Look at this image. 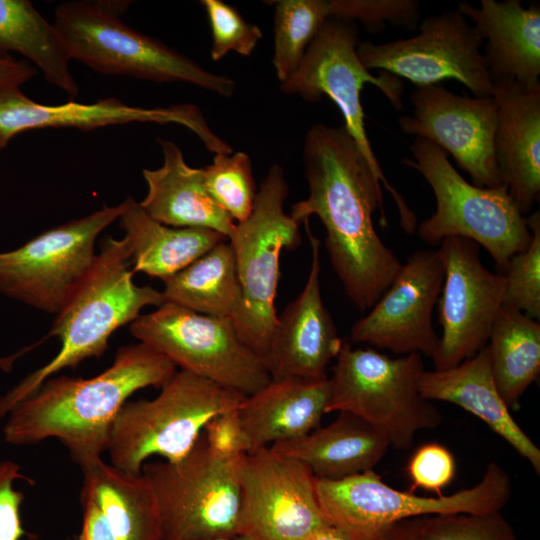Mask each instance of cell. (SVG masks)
<instances>
[{
    "label": "cell",
    "mask_w": 540,
    "mask_h": 540,
    "mask_svg": "<svg viewBox=\"0 0 540 540\" xmlns=\"http://www.w3.org/2000/svg\"><path fill=\"white\" fill-rule=\"evenodd\" d=\"M302 160L309 194L291 206L298 223L312 215L322 222L334 272L355 305L372 308L401 262L378 236L372 215L386 225L381 181L344 126L315 124L306 133Z\"/></svg>",
    "instance_id": "cell-1"
},
{
    "label": "cell",
    "mask_w": 540,
    "mask_h": 540,
    "mask_svg": "<svg viewBox=\"0 0 540 540\" xmlns=\"http://www.w3.org/2000/svg\"><path fill=\"white\" fill-rule=\"evenodd\" d=\"M176 372L167 357L143 343L120 347L111 366L92 378L47 379L8 413L4 439L30 445L56 438L77 464L101 457L128 398L147 387L161 388Z\"/></svg>",
    "instance_id": "cell-2"
},
{
    "label": "cell",
    "mask_w": 540,
    "mask_h": 540,
    "mask_svg": "<svg viewBox=\"0 0 540 540\" xmlns=\"http://www.w3.org/2000/svg\"><path fill=\"white\" fill-rule=\"evenodd\" d=\"M130 265L125 237L106 239L92 269L56 314L50 335L60 339V350L0 398V417L55 373L102 356L118 328L137 319L144 307H159L165 302L162 291L134 283Z\"/></svg>",
    "instance_id": "cell-3"
},
{
    "label": "cell",
    "mask_w": 540,
    "mask_h": 540,
    "mask_svg": "<svg viewBox=\"0 0 540 540\" xmlns=\"http://www.w3.org/2000/svg\"><path fill=\"white\" fill-rule=\"evenodd\" d=\"M128 2L69 1L55 10L54 26L71 60L94 71L144 80L183 82L230 97L235 82L212 73L156 38L126 25Z\"/></svg>",
    "instance_id": "cell-4"
},
{
    "label": "cell",
    "mask_w": 540,
    "mask_h": 540,
    "mask_svg": "<svg viewBox=\"0 0 540 540\" xmlns=\"http://www.w3.org/2000/svg\"><path fill=\"white\" fill-rule=\"evenodd\" d=\"M153 399L127 401L114 419L106 451L115 467L140 474L153 456L182 459L214 416L237 409L246 396L180 370Z\"/></svg>",
    "instance_id": "cell-5"
},
{
    "label": "cell",
    "mask_w": 540,
    "mask_h": 540,
    "mask_svg": "<svg viewBox=\"0 0 540 540\" xmlns=\"http://www.w3.org/2000/svg\"><path fill=\"white\" fill-rule=\"evenodd\" d=\"M335 359L326 413L363 419L397 450L410 449L419 431L441 424V413L419 390L425 371L421 354L392 358L344 340Z\"/></svg>",
    "instance_id": "cell-6"
},
{
    "label": "cell",
    "mask_w": 540,
    "mask_h": 540,
    "mask_svg": "<svg viewBox=\"0 0 540 540\" xmlns=\"http://www.w3.org/2000/svg\"><path fill=\"white\" fill-rule=\"evenodd\" d=\"M328 524L357 540H379L394 525L416 518L501 511L512 495L508 473L491 462L480 482L445 496H419L386 484L374 470L339 478L315 477Z\"/></svg>",
    "instance_id": "cell-7"
},
{
    "label": "cell",
    "mask_w": 540,
    "mask_h": 540,
    "mask_svg": "<svg viewBox=\"0 0 540 540\" xmlns=\"http://www.w3.org/2000/svg\"><path fill=\"white\" fill-rule=\"evenodd\" d=\"M413 159L403 164L418 171L430 185L436 210L418 226L420 238L431 245L459 236L481 245L500 273L509 259L530 243L526 218L506 185L479 187L465 180L447 153L432 142L416 137L410 147Z\"/></svg>",
    "instance_id": "cell-8"
},
{
    "label": "cell",
    "mask_w": 540,
    "mask_h": 540,
    "mask_svg": "<svg viewBox=\"0 0 540 540\" xmlns=\"http://www.w3.org/2000/svg\"><path fill=\"white\" fill-rule=\"evenodd\" d=\"M358 35L354 21L327 19L309 44L297 70L281 83V90L312 102L326 95L337 105L344 118L343 126L392 195L401 228L412 234L417 227L416 214L385 177L367 136L361 104L362 88L370 83L384 94L394 109L400 110L404 106V87L400 78L388 72L380 71L379 76L369 72L357 55Z\"/></svg>",
    "instance_id": "cell-9"
},
{
    "label": "cell",
    "mask_w": 540,
    "mask_h": 540,
    "mask_svg": "<svg viewBox=\"0 0 540 540\" xmlns=\"http://www.w3.org/2000/svg\"><path fill=\"white\" fill-rule=\"evenodd\" d=\"M288 192L283 169L272 165L260 183L250 216L236 223L228 238L242 290L241 306L231 321L241 341L263 363L277 325L274 302L280 255L301 242L300 223L284 211Z\"/></svg>",
    "instance_id": "cell-10"
},
{
    "label": "cell",
    "mask_w": 540,
    "mask_h": 540,
    "mask_svg": "<svg viewBox=\"0 0 540 540\" xmlns=\"http://www.w3.org/2000/svg\"><path fill=\"white\" fill-rule=\"evenodd\" d=\"M243 458L215 454L201 435L176 462H146L142 474L156 498L161 540L236 536Z\"/></svg>",
    "instance_id": "cell-11"
},
{
    "label": "cell",
    "mask_w": 540,
    "mask_h": 540,
    "mask_svg": "<svg viewBox=\"0 0 540 540\" xmlns=\"http://www.w3.org/2000/svg\"><path fill=\"white\" fill-rule=\"evenodd\" d=\"M129 331L181 370L244 396L254 394L271 380L261 358L241 341L228 318L164 302L130 323Z\"/></svg>",
    "instance_id": "cell-12"
},
{
    "label": "cell",
    "mask_w": 540,
    "mask_h": 540,
    "mask_svg": "<svg viewBox=\"0 0 540 540\" xmlns=\"http://www.w3.org/2000/svg\"><path fill=\"white\" fill-rule=\"evenodd\" d=\"M125 208L126 199L103 206L0 253V293L57 314L92 269L98 236Z\"/></svg>",
    "instance_id": "cell-13"
},
{
    "label": "cell",
    "mask_w": 540,
    "mask_h": 540,
    "mask_svg": "<svg viewBox=\"0 0 540 540\" xmlns=\"http://www.w3.org/2000/svg\"><path fill=\"white\" fill-rule=\"evenodd\" d=\"M483 39L461 13L426 18L410 38L375 44L360 42L357 55L368 69H379L417 86L457 80L475 97H492L494 82L481 47Z\"/></svg>",
    "instance_id": "cell-14"
},
{
    "label": "cell",
    "mask_w": 540,
    "mask_h": 540,
    "mask_svg": "<svg viewBox=\"0 0 540 540\" xmlns=\"http://www.w3.org/2000/svg\"><path fill=\"white\" fill-rule=\"evenodd\" d=\"M328 526L315 477L303 463L271 447L244 456L237 535L247 540H307Z\"/></svg>",
    "instance_id": "cell-15"
},
{
    "label": "cell",
    "mask_w": 540,
    "mask_h": 540,
    "mask_svg": "<svg viewBox=\"0 0 540 540\" xmlns=\"http://www.w3.org/2000/svg\"><path fill=\"white\" fill-rule=\"evenodd\" d=\"M444 280L438 298L442 335L432 357L434 370L457 366L487 345L496 316L503 306L506 279L482 263L478 245L450 236L438 249Z\"/></svg>",
    "instance_id": "cell-16"
},
{
    "label": "cell",
    "mask_w": 540,
    "mask_h": 540,
    "mask_svg": "<svg viewBox=\"0 0 540 540\" xmlns=\"http://www.w3.org/2000/svg\"><path fill=\"white\" fill-rule=\"evenodd\" d=\"M413 111L399 119L403 133L450 153L479 187L503 185L494 151L497 107L493 97L459 96L442 85L417 86Z\"/></svg>",
    "instance_id": "cell-17"
},
{
    "label": "cell",
    "mask_w": 540,
    "mask_h": 540,
    "mask_svg": "<svg viewBox=\"0 0 540 540\" xmlns=\"http://www.w3.org/2000/svg\"><path fill=\"white\" fill-rule=\"evenodd\" d=\"M444 280L438 250H418L402 263L389 287L350 330L351 343L395 354L432 358L439 343L432 313Z\"/></svg>",
    "instance_id": "cell-18"
},
{
    "label": "cell",
    "mask_w": 540,
    "mask_h": 540,
    "mask_svg": "<svg viewBox=\"0 0 540 540\" xmlns=\"http://www.w3.org/2000/svg\"><path fill=\"white\" fill-rule=\"evenodd\" d=\"M132 122L175 123L196 134L210 152L232 153L231 146L213 132L200 109L192 104L144 108L109 97L89 104L69 101L45 105L28 98L20 87L0 89V140L5 146L15 135L30 129L68 127L87 132Z\"/></svg>",
    "instance_id": "cell-19"
},
{
    "label": "cell",
    "mask_w": 540,
    "mask_h": 540,
    "mask_svg": "<svg viewBox=\"0 0 540 540\" xmlns=\"http://www.w3.org/2000/svg\"><path fill=\"white\" fill-rule=\"evenodd\" d=\"M311 247V265L301 293L277 316L264 365L271 379L327 378V367L343 344L325 307L320 287V240L304 221Z\"/></svg>",
    "instance_id": "cell-20"
},
{
    "label": "cell",
    "mask_w": 540,
    "mask_h": 540,
    "mask_svg": "<svg viewBox=\"0 0 540 540\" xmlns=\"http://www.w3.org/2000/svg\"><path fill=\"white\" fill-rule=\"evenodd\" d=\"M494 151L501 181L518 209L530 212L540 195V84L494 82Z\"/></svg>",
    "instance_id": "cell-21"
},
{
    "label": "cell",
    "mask_w": 540,
    "mask_h": 540,
    "mask_svg": "<svg viewBox=\"0 0 540 540\" xmlns=\"http://www.w3.org/2000/svg\"><path fill=\"white\" fill-rule=\"evenodd\" d=\"M457 11L471 20L483 39V56L493 82L540 84V6L519 0L460 2Z\"/></svg>",
    "instance_id": "cell-22"
},
{
    "label": "cell",
    "mask_w": 540,
    "mask_h": 540,
    "mask_svg": "<svg viewBox=\"0 0 540 540\" xmlns=\"http://www.w3.org/2000/svg\"><path fill=\"white\" fill-rule=\"evenodd\" d=\"M419 390L429 401L454 404L479 418L540 474V449L518 425L501 397L493 379L487 345L455 367L425 370Z\"/></svg>",
    "instance_id": "cell-23"
},
{
    "label": "cell",
    "mask_w": 540,
    "mask_h": 540,
    "mask_svg": "<svg viewBox=\"0 0 540 540\" xmlns=\"http://www.w3.org/2000/svg\"><path fill=\"white\" fill-rule=\"evenodd\" d=\"M330 392L325 379H271L238 408L251 452L301 438L320 426ZM250 452V453H251Z\"/></svg>",
    "instance_id": "cell-24"
},
{
    "label": "cell",
    "mask_w": 540,
    "mask_h": 540,
    "mask_svg": "<svg viewBox=\"0 0 540 540\" xmlns=\"http://www.w3.org/2000/svg\"><path fill=\"white\" fill-rule=\"evenodd\" d=\"M158 143L163 164L154 170L143 169L147 194L140 206L164 225L206 228L229 238L236 223L209 194L203 168L189 166L173 141L158 138Z\"/></svg>",
    "instance_id": "cell-25"
},
{
    "label": "cell",
    "mask_w": 540,
    "mask_h": 540,
    "mask_svg": "<svg viewBox=\"0 0 540 540\" xmlns=\"http://www.w3.org/2000/svg\"><path fill=\"white\" fill-rule=\"evenodd\" d=\"M271 448L300 461L316 478L339 479L374 470L390 446L369 423L340 412L327 426Z\"/></svg>",
    "instance_id": "cell-26"
},
{
    "label": "cell",
    "mask_w": 540,
    "mask_h": 540,
    "mask_svg": "<svg viewBox=\"0 0 540 540\" xmlns=\"http://www.w3.org/2000/svg\"><path fill=\"white\" fill-rule=\"evenodd\" d=\"M81 499L92 501L106 518L116 540H161L156 498L147 478L123 471L101 457L79 464Z\"/></svg>",
    "instance_id": "cell-27"
},
{
    "label": "cell",
    "mask_w": 540,
    "mask_h": 540,
    "mask_svg": "<svg viewBox=\"0 0 540 540\" xmlns=\"http://www.w3.org/2000/svg\"><path fill=\"white\" fill-rule=\"evenodd\" d=\"M125 232L132 271L164 281L228 238L206 228H178L152 217L132 197L119 217Z\"/></svg>",
    "instance_id": "cell-28"
},
{
    "label": "cell",
    "mask_w": 540,
    "mask_h": 540,
    "mask_svg": "<svg viewBox=\"0 0 540 540\" xmlns=\"http://www.w3.org/2000/svg\"><path fill=\"white\" fill-rule=\"evenodd\" d=\"M9 52L22 54L70 97L78 95L72 60L59 32L28 0H0V57Z\"/></svg>",
    "instance_id": "cell-29"
},
{
    "label": "cell",
    "mask_w": 540,
    "mask_h": 540,
    "mask_svg": "<svg viewBox=\"0 0 540 540\" xmlns=\"http://www.w3.org/2000/svg\"><path fill=\"white\" fill-rule=\"evenodd\" d=\"M165 302L232 320L242 301L234 251L222 242L163 281Z\"/></svg>",
    "instance_id": "cell-30"
},
{
    "label": "cell",
    "mask_w": 540,
    "mask_h": 540,
    "mask_svg": "<svg viewBox=\"0 0 540 540\" xmlns=\"http://www.w3.org/2000/svg\"><path fill=\"white\" fill-rule=\"evenodd\" d=\"M489 344L491 371L506 405L516 408L540 372V324L503 305L493 323Z\"/></svg>",
    "instance_id": "cell-31"
},
{
    "label": "cell",
    "mask_w": 540,
    "mask_h": 540,
    "mask_svg": "<svg viewBox=\"0 0 540 540\" xmlns=\"http://www.w3.org/2000/svg\"><path fill=\"white\" fill-rule=\"evenodd\" d=\"M275 7L273 66L280 83L299 67L305 52L327 19L330 0H279Z\"/></svg>",
    "instance_id": "cell-32"
},
{
    "label": "cell",
    "mask_w": 540,
    "mask_h": 540,
    "mask_svg": "<svg viewBox=\"0 0 540 540\" xmlns=\"http://www.w3.org/2000/svg\"><path fill=\"white\" fill-rule=\"evenodd\" d=\"M206 188L214 201L237 223L246 220L253 209L258 188L248 154H215L203 168Z\"/></svg>",
    "instance_id": "cell-33"
},
{
    "label": "cell",
    "mask_w": 540,
    "mask_h": 540,
    "mask_svg": "<svg viewBox=\"0 0 540 540\" xmlns=\"http://www.w3.org/2000/svg\"><path fill=\"white\" fill-rule=\"evenodd\" d=\"M531 232L529 245L514 254L505 266L506 279L503 305L515 308L533 319L540 317V214L527 219Z\"/></svg>",
    "instance_id": "cell-34"
},
{
    "label": "cell",
    "mask_w": 540,
    "mask_h": 540,
    "mask_svg": "<svg viewBox=\"0 0 540 540\" xmlns=\"http://www.w3.org/2000/svg\"><path fill=\"white\" fill-rule=\"evenodd\" d=\"M418 540H517L501 511L418 518Z\"/></svg>",
    "instance_id": "cell-35"
},
{
    "label": "cell",
    "mask_w": 540,
    "mask_h": 540,
    "mask_svg": "<svg viewBox=\"0 0 540 540\" xmlns=\"http://www.w3.org/2000/svg\"><path fill=\"white\" fill-rule=\"evenodd\" d=\"M208 15L212 45V60L219 61L229 52L249 56L263 37L261 29L248 23L240 12L222 0H202L200 2Z\"/></svg>",
    "instance_id": "cell-36"
},
{
    "label": "cell",
    "mask_w": 540,
    "mask_h": 540,
    "mask_svg": "<svg viewBox=\"0 0 540 540\" xmlns=\"http://www.w3.org/2000/svg\"><path fill=\"white\" fill-rule=\"evenodd\" d=\"M332 17L359 20L366 29L378 32L385 22L413 30L419 19V3L413 0H330Z\"/></svg>",
    "instance_id": "cell-37"
},
{
    "label": "cell",
    "mask_w": 540,
    "mask_h": 540,
    "mask_svg": "<svg viewBox=\"0 0 540 540\" xmlns=\"http://www.w3.org/2000/svg\"><path fill=\"white\" fill-rule=\"evenodd\" d=\"M406 471L411 482V492L422 489L441 496L443 489L455 477L456 461L447 447L431 442L415 450L407 463Z\"/></svg>",
    "instance_id": "cell-38"
},
{
    "label": "cell",
    "mask_w": 540,
    "mask_h": 540,
    "mask_svg": "<svg viewBox=\"0 0 540 540\" xmlns=\"http://www.w3.org/2000/svg\"><path fill=\"white\" fill-rule=\"evenodd\" d=\"M238 408L214 416L202 432L207 447L225 458H240L251 452Z\"/></svg>",
    "instance_id": "cell-39"
},
{
    "label": "cell",
    "mask_w": 540,
    "mask_h": 540,
    "mask_svg": "<svg viewBox=\"0 0 540 540\" xmlns=\"http://www.w3.org/2000/svg\"><path fill=\"white\" fill-rule=\"evenodd\" d=\"M26 477L20 466L9 460H0V540H21L25 531L21 520L24 495L14 484Z\"/></svg>",
    "instance_id": "cell-40"
},
{
    "label": "cell",
    "mask_w": 540,
    "mask_h": 540,
    "mask_svg": "<svg viewBox=\"0 0 540 540\" xmlns=\"http://www.w3.org/2000/svg\"><path fill=\"white\" fill-rule=\"evenodd\" d=\"M81 501L83 505L82 528L75 540H116L99 508L88 499H81Z\"/></svg>",
    "instance_id": "cell-41"
},
{
    "label": "cell",
    "mask_w": 540,
    "mask_h": 540,
    "mask_svg": "<svg viewBox=\"0 0 540 540\" xmlns=\"http://www.w3.org/2000/svg\"><path fill=\"white\" fill-rule=\"evenodd\" d=\"M37 74V69L30 63L13 57H0V89L20 87Z\"/></svg>",
    "instance_id": "cell-42"
},
{
    "label": "cell",
    "mask_w": 540,
    "mask_h": 540,
    "mask_svg": "<svg viewBox=\"0 0 540 540\" xmlns=\"http://www.w3.org/2000/svg\"><path fill=\"white\" fill-rule=\"evenodd\" d=\"M418 518L402 521L388 530L385 540H418Z\"/></svg>",
    "instance_id": "cell-43"
},
{
    "label": "cell",
    "mask_w": 540,
    "mask_h": 540,
    "mask_svg": "<svg viewBox=\"0 0 540 540\" xmlns=\"http://www.w3.org/2000/svg\"><path fill=\"white\" fill-rule=\"evenodd\" d=\"M385 535L379 540H385ZM307 540H357V539L350 537L349 535L345 534L344 532L332 526H328L318 531Z\"/></svg>",
    "instance_id": "cell-44"
},
{
    "label": "cell",
    "mask_w": 540,
    "mask_h": 540,
    "mask_svg": "<svg viewBox=\"0 0 540 540\" xmlns=\"http://www.w3.org/2000/svg\"><path fill=\"white\" fill-rule=\"evenodd\" d=\"M209 540H247V539L240 535H236L233 537H221V538H214V539H209Z\"/></svg>",
    "instance_id": "cell-45"
},
{
    "label": "cell",
    "mask_w": 540,
    "mask_h": 540,
    "mask_svg": "<svg viewBox=\"0 0 540 540\" xmlns=\"http://www.w3.org/2000/svg\"><path fill=\"white\" fill-rule=\"evenodd\" d=\"M5 147V145L2 143V141L0 140V152L1 150Z\"/></svg>",
    "instance_id": "cell-46"
}]
</instances>
